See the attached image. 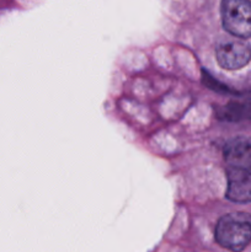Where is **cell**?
I'll use <instances>...</instances> for the list:
<instances>
[{
	"mask_svg": "<svg viewBox=\"0 0 251 252\" xmlns=\"http://www.w3.org/2000/svg\"><path fill=\"white\" fill-rule=\"evenodd\" d=\"M214 235L221 248L233 252L243 251L251 243V216L235 212L221 217Z\"/></svg>",
	"mask_w": 251,
	"mask_h": 252,
	"instance_id": "6da1fadb",
	"label": "cell"
},
{
	"mask_svg": "<svg viewBox=\"0 0 251 252\" xmlns=\"http://www.w3.org/2000/svg\"><path fill=\"white\" fill-rule=\"evenodd\" d=\"M220 16L228 33L238 38H250L251 0H221Z\"/></svg>",
	"mask_w": 251,
	"mask_h": 252,
	"instance_id": "7a4b0ae2",
	"label": "cell"
},
{
	"mask_svg": "<svg viewBox=\"0 0 251 252\" xmlns=\"http://www.w3.org/2000/svg\"><path fill=\"white\" fill-rule=\"evenodd\" d=\"M216 56L221 68L238 70L251 61V44L244 38L225 39L217 46Z\"/></svg>",
	"mask_w": 251,
	"mask_h": 252,
	"instance_id": "3957f363",
	"label": "cell"
},
{
	"mask_svg": "<svg viewBox=\"0 0 251 252\" xmlns=\"http://www.w3.org/2000/svg\"><path fill=\"white\" fill-rule=\"evenodd\" d=\"M223 155L231 167L251 171V140L241 137L229 140L224 145Z\"/></svg>",
	"mask_w": 251,
	"mask_h": 252,
	"instance_id": "5b68a950",
	"label": "cell"
},
{
	"mask_svg": "<svg viewBox=\"0 0 251 252\" xmlns=\"http://www.w3.org/2000/svg\"><path fill=\"white\" fill-rule=\"evenodd\" d=\"M223 118L226 121H251V97L244 101H233L223 108Z\"/></svg>",
	"mask_w": 251,
	"mask_h": 252,
	"instance_id": "8992f818",
	"label": "cell"
},
{
	"mask_svg": "<svg viewBox=\"0 0 251 252\" xmlns=\"http://www.w3.org/2000/svg\"><path fill=\"white\" fill-rule=\"evenodd\" d=\"M226 198L235 203L251 202V172L231 167L228 170Z\"/></svg>",
	"mask_w": 251,
	"mask_h": 252,
	"instance_id": "277c9868",
	"label": "cell"
}]
</instances>
